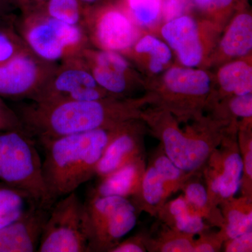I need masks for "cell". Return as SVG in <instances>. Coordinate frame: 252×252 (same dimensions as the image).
I'll return each instance as SVG.
<instances>
[{
    "mask_svg": "<svg viewBox=\"0 0 252 252\" xmlns=\"http://www.w3.org/2000/svg\"><path fill=\"white\" fill-rule=\"evenodd\" d=\"M140 104L107 97L53 104L31 102L21 106L16 112L25 130L40 142L97 129L118 127L140 117Z\"/></svg>",
    "mask_w": 252,
    "mask_h": 252,
    "instance_id": "1",
    "label": "cell"
},
{
    "mask_svg": "<svg viewBox=\"0 0 252 252\" xmlns=\"http://www.w3.org/2000/svg\"><path fill=\"white\" fill-rule=\"evenodd\" d=\"M119 126L39 142L44 151L43 176L54 203L95 177L99 159Z\"/></svg>",
    "mask_w": 252,
    "mask_h": 252,
    "instance_id": "2",
    "label": "cell"
},
{
    "mask_svg": "<svg viewBox=\"0 0 252 252\" xmlns=\"http://www.w3.org/2000/svg\"><path fill=\"white\" fill-rule=\"evenodd\" d=\"M142 117L167 157L181 170L191 174H202L207 159L220 145L225 127L218 121L200 119L199 125L184 132L167 111Z\"/></svg>",
    "mask_w": 252,
    "mask_h": 252,
    "instance_id": "3",
    "label": "cell"
},
{
    "mask_svg": "<svg viewBox=\"0 0 252 252\" xmlns=\"http://www.w3.org/2000/svg\"><path fill=\"white\" fill-rule=\"evenodd\" d=\"M34 137L23 129L0 132V180L28 194L36 204L51 209L42 160Z\"/></svg>",
    "mask_w": 252,
    "mask_h": 252,
    "instance_id": "4",
    "label": "cell"
},
{
    "mask_svg": "<svg viewBox=\"0 0 252 252\" xmlns=\"http://www.w3.org/2000/svg\"><path fill=\"white\" fill-rule=\"evenodd\" d=\"M16 28L30 51L48 62H62L86 47L84 28L50 17L44 11L23 15Z\"/></svg>",
    "mask_w": 252,
    "mask_h": 252,
    "instance_id": "5",
    "label": "cell"
},
{
    "mask_svg": "<svg viewBox=\"0 0 252 252\" xmlns=\"http://www.w3.org/2000/svg\"><path fill=\"white\" fill-rule=\"evenodd\" d=\"M138 215L129 199L88 196L84 220L89 252H110L135 228Z\"/></svg>",
    "mask_w": 252,
    "mask_h": 252,
    "instance_id": "6",
    "label": "cell"
},
{
    "mask_svg": "<svg viewBox=\"0 0 252 252\" xmlns=\"http://www.w3.org/2000/svg\"><path fill=\"white\" fill-rule=\"evenodd\" d=\"M37 252H89L84 202L76 191L56 200L50 209Z\"/></svg>",
    "mask_w": 252,
    "mask_h": 252,
    "instance_id": "7",
    "label": "cell"
},
{
    "mask_svg": "<svg viewBox=\"0 0 252 252\" xmlns=\"http://www.w3.org/2000/svg\"><path fill=\"white\" fill-rule=\"evenodd\" d=\"M238 124L225 126L221 140L207 159L202 177L214 205L235 196L240 187L243 161L238 142Z\"/></svg>",
    "mask_w": 252,
    "mask_h": 252,
    "instance_id": "8",
    "label": "cell"
},
{
    "mask_svg": "<svg viewBox=\"0 0 252 252\" xmlns=\"http://www.w3.org/2000/svg\"><path fill=\"white\" fill-rule=\"evenodd\" d=\"M79 56L58 64L52 75L31 102L53 104L67 101L94 100L109 97Z\"/></svg>",
    "mask_w": 252,
    "mask_h": 252,
    "instance_id": "9",
    "label": "cell"
},
{
    "mask_svg": "<svg viewBox=\"0 0 252 252\" xmlns=\"http://www.w3.org/2000/svg\"><path fill=\"white\" fill-rule=\"evenodd\" d=\"M58 63L39 59L30 50L0 64V97L31 100L45 85Z\"/></svg>",
    "mask_w": 252,
    "mask_h": 252,
    "instance_id": "10",
    "label": "cell"
},
{
    "mask_svg": "<svg viewBox=\"0 0 252 252\" xmlns=\"http://www.w3.org/2000/svg\"><path fill=\"white\" fill-rule=\"evenodd\" d=\"M129 121L119 126L99 159L95 170L98 179L145 157L144 131Z\"/></svg>",
    "mask_w": 252,
    "mask_h": 252,
    "instance_id": "11",
    "label": "cell"
},
{
    "mask_svg": "<svg viewBox=\"0 0 252 252\" xmlns=\"http://www.w3.org/2000/svg\"><path fill=\"white\" fill-rule=\"evenodd\" d=\"M49 211L34 204L21 218L0 229V252L37 251Z\"/></svg>",
    "mask_w": 252,
    "mask_h": 252,
    "instance_id": "12",
    "label": "cell"
},
{
    "mask_svg": "<svg viewBox=\"0 0 252 252\" xmlns=\"http://www.w3.org/2000/svg\"><path fill=\"white\" fill-rule=\"evenodd\" d=\"M90 70L99 86L112 96L124 94L127 89V61L116 51L94 52L84 48L77 55Z\"/></svg>",
    "mask_w": 252,
    "mask_h": 252,
    "instance_id": "13",
    "label": "cell"
},
{
    "mask_svg": "<svg viewBox=\"0 0 252 252\" xmlns=\"http://www.w3.org/2000/svg\"><path fill=\"white\" fill-rule=\"evenodd\" d=\"M92 32L96 44L106 51L128 49L135 39L130 19L122 10L114 7L106 8L99 12Z\"/></svg>",
    "mask_w": 252,
    "mask_h": 252,
    "instance_id": "14",
    "label": "cell"
},
{
    "mask_svg": "<svg viewBox=\"0 0 252 252\" xmlns=\"http://www.w3.org/2000/svg\"><path fill=\"white\" fill-rule=\"evenodd\" d=\"M162 34L178 54L181 62L187 67L198 65L203 58L198 25L189 16H182L167 22Z\"/></svg>",
    "mask_w": 252,
    "mask_h": 252,
    "instance_id": "15",
    "label": "cell"
},
{
    "mask_svg": "<svg viewBox=\"0 0 252 252\" xmlns=\"http://www.w3.org/2000/svg\"><path fill=\"white\" fill-rule=\"evenodd\" d=\"M147 163L145 157L118 169L99 179L98 183L91 189L88 196H119L129 199L140 187Z\"/></svg>",
    "mask_w": 252,
    "mask_h": 252,
    "instance_id": "16",
    "label": "cell"
},
{
    "mask_svg": "<svg viewBox=\"0 0 252 252\" xmlns=\"http://www.w3.org/2000/svg\"><path fill=\"white\" fill-rule=\"evenodd\" d=\"M175 193L173 189L148 162L140 187L130 197V201L139 214L146 212L150 216L156 217L170 195Z\"/></svg>",
    "mask_w": 252,
    "mask_h": 252,
    "instance_id": "17",
    "label": "cell"
},
{
    "mask_svg": "<svg viewBox=\"0 0 252 252\" xmlns=\"http://www.w3.org/2000/svg\"><path fill=\"white\" fill-rule=\"evenodd\" d=\"M156 217L172 229L195 236L211 228L201 217L190 209L183 195L170 201L167 200Z\"/></svg>",
    "mask_w": 252,
    "mask_h": 252,
    "instance_id": "18",
    "label": "cell"
},
{
    "mask_svg": "<svg viewBox=\"0 0 252 252\" xmlns=\"http://www.w3.org/2000/svg\"><path fill=\"white\" fill-rule=\"evenodd\" d=\"M204 182V181H203ZM183 196L193 212L201 217L210 227L222 228L223 219L220 207L212 203L202 174H192L181 187Z\"/></svg>",
    "mask_w": 252,
    "mask_h": 252,
    "instance_id": "19",
    "label": "cell"
},
{
    "mask_svg": "<svg viewBox=\"0 0 252 252\" xmlns=\"http://www.w3.org/2000/svg\"><path fill=\"white\" fill-rule=\"evenodd\" d=\"M223 225L219 234L223 242L252 230V198L233 197L219 205Z\"/></svg>",
    "mask_w": 252,
    "mask_h": 252,
    "instance_id": "20",
    "label": "cell"
},
{
    "mask_svg": "<svg viewBox=\"0 0 252 252\" xmlns=\"http://www.w3.org/2000/svg\"><path fill=\"white\" fill-rule=\"evenodd\" d=\"M160 223V226L157 225V229L153 233L147 232V252H193L195 235L181 233L169 228L161 222Z\"/></svg>",
    "mask_w": 252,
    "mask_h": 252,
    "instance_id": "21",
    "label": "cell"
},
{
    "mask_svg": "<svg viewBox=\"0 0 252 252\" xmlns=\"http://www.w3.org/2000/svg\"><path fill=\"white\" fill-rule=\"evenodd\" d=\"M220 46L225 54L233 57L243 56L252 48V18L248 14H239L225 32Z\"/></svg>",
    "mask_w": 252,
    "mask_h": 252,
    "instance_id": "22",
    "label": "cell"
},
{
    "mask_svg": "<svg viewBox=\"0 0 252 252\" xmlns=\"http://www.w3.org/2000/svg\"><path fill=\"white\" fill-rule=\"evenodd\" d=\"M34 204L26 192L9 185L0 186V229L21 218Z\"/></svg>",
    "mask_w": 252,
    "mask_h": 252,
    "instance_id": "23",
    "label": "cell"
},
{
    "mask_svg": "<svg viewBox=\"0 0 252 252\" xmlns=\"http://www.w3.org/2000/svg\"><path fill=\"white\" fill-rule=\"evenodd\" d=\"M219 82L226 94L243 95L252 94V69L243 61L226 64L219 72Z\"/></svg>",
    "mask_w": 252,
    "mask_h": 252,
    "instance_id": "24",
    "label": "cell"
},
{
    "mask_svg": "<svg viewBox=\"0 0 252 252\" xmlns=\"http://www.w3.org/2000/svg\"><path fill=\"white\" fill-rule=\"evenodd\" d=\"M251 119L238 125V142L242 161L243 175L240 187L242 195L252 198V132Z\"/></svg>",
    "mask_w": 252,
    "mask_h": 252,
    "instance_id": "25",
    "label": "cell"
},
{
    "mask_svg": "<svg viewBox=\"0 0 252 252\" xmlns=\"http://www.w3.org/2000/svg\"><path fill=\"white\" fill-rule=\"evenodd\" d=\"M149 162L153 165L158 173L173 189L175 193L180 190L185 181L192 175L191 173L183 171L175 165L167 157L160 145L152 154Z\"/></svg>",
    "mask_w": 252,
    "mask_h": 252,
    "instance_id": "26",
    "label": "cell"
},
{
    "mask_svg": "<svg viewBox=\"0 0 252 252\" xmlns=\"http://www.w3.org/2000/svg\"><path fill=\"white\" fill-rule=\"evenodd\" d=\"M44 11L50 17L82 27L84 7L79 0H48Z\"/></svg>",
    "mask_w": 252,
    "mask_h": 252,
    "instance_id": "27",
    "label": "cell"
},
{
    "mask_svg": "<svg viewBox=\"0 0 252 252\" xmlns=\"http://www.w3.org/2000/svg\"><path fill=\"white\" fill-rule=\"evenodd\" d=\"M137 53H146L152 56L149 68L154 73H158L162 70L164 64L171 60L172 54L170 48L162 41L153 36H144L135 46Z\"/></svg>",
    "mask_w": 252,
    "mask_h": 252,
    "instance_id": "28",
    "label": "cell"
},
{
    "mask_svg": "<svg viewBox=\"0 0 252 252\" xmlns=\"http://www.w3.org/2000/svg\"><path fill=\"white\" fill-rule=\"evenodd\" d=\"M14 24L0 23V64L30 50Z\"/></svg>",
    "mask_w": 252,
    "mask_h": 252,
    "instance_id": "29",
    "label": "cell"
},
{
    "mask_svg": "<svg viewBox=\"0 0 252 252\" xmlns=\"http://www.w3.org/2000/svg\"><path fill=\"white\" fill-rule=\"evenodd\" d=\"M129 10L141 24H152L161 13L162 0H127Z\"/></svg>",
    "mask_w": 252,
    "mask_h": 252,
    "instance_id": "30",
    "label": "cell"
},
{
    "mask_svg": "<svg viewBox=\"0 0 252 252\" xmlns=\"http://www.w3.org/2000/svg\"><path fill=\"white\" fill-rule=\"evenodd\" d=\"M226 114L223 120L225 126L238 124L233 120V118H243L245 119H252V94L243 95H233L227 102Z\"/></svg>",
    "mask_w": 252,
    "mask_h": 252,
    "instance_id": "31",
    "label": "cell"
},
{
    "mask_svg": "<svg viewBox=\"0 0 252 252\" xmlns=\"http://www.w3.org/2000/svg\"><path fill=\"white\" fill-rule=\"evenodd\" d=\"M195 238L193 252H218L221 251L223 240L218 232L204 230Z\"/></svg>",
    "mask_w": 252,
    "mask_h": 252,
    "instance_id": "32",
    "label": "cell"
},
{
    "mask_svg": "<svg viewBox=\"0 0 252 252\" xmlns=\"http://www.w3.org/2000/svg\"><path fill=\"white\" fill-rule=\"evenodd\" d=\"M23 128L24 127L17 112L10 107L4 99L0 97V132Z\"/></svg>",
    "mask_w": 252,
    "mask_h": 252,
    "instance_id": "33",
    "label": "cell"
},
{
    "mask_svg": "<svg viewBox=\"0 0 252 252\" xmlns=\"http://www.w3.org/2000/svg\"><path fill=\"white\" fill-rule=\"evenodd\" d=\"M221 251L224 252H252V230L225 240Z\"/></svg>",
    "mask_w": 252,
    "mask_h": 252,
    "instance_id": "34",
    "label": "cell"
},
{
    "mask_svg": "<svg viewBox=\"0 0 252 252\" xmlns=\"http://www.w3.org/2000/svg\"><path fill=\"white\" fill-rule=\"evenodd\" d=\"M147 232H141L126 240H122L110 252H145Z\"/></svg>",
    "mask_w": 252,
    "mask_h": 252,
    "instance_id": "35",
    "label": "cell"
},
{
    "mask_svg": "<svg viewBox=\"0 0 252 252\" xmlns=\"http://www.w3.org/2000/svg\"><path fill=\"white\" fill-rule=\"evenodd\" d=\"M189 0H162L161 12L167 22L184 16Z\"/></svg>",
    "mask_w": 252,
    "mask_h": 252,
    "instance_id": "36",
    "label": "cell"
},
{
    "mask_svg": "<svg viewBox=\"0 0 252 252\" xmlns=\"http://www.w3.org/2000/svg\"><path fill=\"white\" fill-rule=\"evenodd\" d=\"M193 1L199 9L207 12H215L230 7L235 0H193Z\"/></svg>",
    "mask_w": 252,
    "mask_h": 252,
    "instance_id": "37",
    "label": "cell"
},
{
    "mask_svg": "<svg viewBox=\"0 0 252 252\" xmlns=\"http://www.w3.org/2000/svg\"><path fill=\"white\" fill-rule=\"evenodd\" d=\"M14 4L22 10L23 15L44 11L48 0H13Z\"/></svg>",
    "mask_w": 252,
    "mask_h": 252,
    "instance_id": "38",
    "label": "cell"
},
{
    "mask_svg": "<svg viewBox=\"0 0 252 252\" xmlns=\"http://www.w3.org/2000/svg\"><path fill=\"white\" fill-rule=\"evenodd\" d=\"M11 4H15L13 0H0V23L12 22L9 11Z\"/></svg>",
    "mask_w": 252,
    "mask_h": 252,
    "instance_id": "39",
    "label": "cell"
},
{
    "mask_svg": "<svg viewBox=\"0 0 252 252\" xmlns=\"http://www.w3.org/2000/svg\"><path fill=\"white\" fill-rule=\"evenodd\" d=\"M98 1L99 0H79L84 8L88 7V6H91V5L94 4Z\"/></svg>",
    "mask_w": 252,
    "mask_h": 252,
    "instance_id": "40",
    "label": "cell"
},
{
    "mask_svg": "<svg viewBox=\"0 0 252 252\" xmlns=\"http://www.w3.org/2000/svg\"><path fill=\"white\" fill-rule=\"evenodd\" d=\"M1 23H5V22H1Z\"/></svg>",
    "mask_w": 252,
    "mask_h": 252,
    "instance_id": "41",
    "label": "cell"
}]
</instances>
